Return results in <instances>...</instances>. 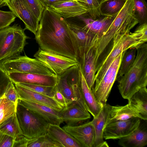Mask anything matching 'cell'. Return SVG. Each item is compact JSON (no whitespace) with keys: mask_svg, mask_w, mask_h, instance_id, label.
I'll list each match as a JSON object with an SVG mask.
<instances>
[{"mask_svg":"<svg viewBox=\"0 0 147 147\" xmlns=\"http://www.w3.org/2000/svg\"><path fill=\"white\" fill-rule=\"evenodd\" d=\"M35 39L41 49L78 61L77 45L68 22L49 7L44 9Z\"/></svg>","mask_w":147,"mask_h":147,"instance_id":"cell-1","label":"cell"},{"mask_svg":"<svg viewBox=\"0 0 147 147\" xmlns=\"http://www.w3.org/2000/svg\"><path fill=\"white\" fill-rule=\"evenodd\" d=\"M137 54L133 65L121 77L118 85L120 93L128 100L135 93L147 86V44L136 48Z\"/></svg>","mask_w":147,"mask_h":147,"instance_id":"cell-2","label":"cell"},{"mask_svg":"<svg viewBox=\"0 0 147 147\" xmlns=\"http://www.w3.org/2000/svg\"><path fill=\"white\" fill-rule=\"evenodd\" d=\"M113 39L110 49L97 64L95 76V83L102 79L112 62L118 55L129 49L137 48L145 43L137 28L133 32L117 34Z\"/></svg>","mask_w":147,"mask_h":147,"instance_id":"cell-3","label":"cell"},{"mask_svg":"<svg viewBox=\"0 0 147 147\" xmlns=\"http://www.w3.org/2000/svg\"><path fill=\"white\" fill-rule=\"evenodd\" d=\"M134 6V0H126L103 35L98 38L96 45L99 58L116 35L130 32V30L138 23L133 15Z\"/></svg>","mask_w":147,"mask_h":147,"instance_id":"cell-4","label":"cell"},{"mask_svg":"<svg viewBox=\"0 0 147 147\" xmlns=\"http://www.w3.org/2000/svg\"><path fill=\"white\" fill-rule=\"evenodd\" d=\"M25 30L18 24L0 30V61L22 52L29 38Z\"/></svg>","mask_w":147,"mask_h":147,"instance_id":"cell-5","label":"cell"},{"mask_svg":"<svg viewBox=\"0 0 147 147\" xmlns=\"http://www.w3.org/2000/svg\"><path fill=\"white\" fill-rule=\"evenodd\" d=\"M16 113L23 135L26 138H34L47 134L49 123L39 116L18 103Z\"/></svg>","mask_w":147,"mask_h":147,"instance_id":"cell-6","label":"cell"},{"mask_svg":"<svg viewBox=\"0 0 147 147\" xmlns=\"http://www.w3.org/2000/svg\"><path fill=\"white\" fill-rule=\"evenodd\" d=\"M0 66L6 73H29L49 76L54 74L36 58L26 55L13 56L0 61Z\"/></svg>","mask_w":147,"mask_h":147,"instance_id":"cell-7","label":"cell"},{"mask_svg":"<svg viewBox=\"0 0 147 147\" xmlns=\"http://www.w3.org/2000/svg\"><path fill=\"white\" fill-rule=\"evenodd\" d=\"M125 51L118 55L112 62L102 79L91 89L96 100L100 104L106 103L112 88L116 80L122 59Z\"/></svg>","mask_w":147,"mask_h":147,"instance_id":"cell-8","label":"cell"},{"mask_svg":"<svg viewBox=\"0 0 147 147\" xmlns=\"http://www.w3.org/2000/svg\"><path fill=\"white\" fill-rule=\"evenodd\" d=\"M34 57L57 76L79 64L76 59L42 50L40 47Z\"/></svg>","mask_w":147,"mask_h":147,"instance_id":"cell-9","label":"cell"},{"mask_svg":"<svg viewBox=\"0 0 147 147\" xmlns=\"http://www.w3.org/2000/svg\"><path fill=\"white\" fill-rule=\"evenodd\" d=\"M98 38L97 35L94 37L91 45L79 62L83 76L91 90L95 82V76L99 59L96 46Z\"/></svg>","mask_w":147,"mask_h":147,"instance_id":"cell-10","label":"cell"},{"mask_svg":"<svg viewBox=\"0 0 147 147\" xmlns=\"http://www.w3.org/2000/svg\"><path fill=\"white\" fill-rule=\"evenodd\" d=\"M140 124V119L138 117L108 123L104 129L103 138L105 140L120 139L132 133Z\"/></svg>","mask_w":147,"mask_h":147,"instance_id":"cell-11","label":"cell"},{"mask_svg":"<svg viewBox=\"0 0 147 147\" xmlns=\"http://www.w3.org/2000/svg\"><path fill=\"white\" fill-rule=\"evenodd\" d=\"M11 11L22 21L25 30L27 29L35 35L38 30L39 22L28 5L23 0H12L6 4Z\"/></svg>","mask_w":147,"mask_h":147,"instance_id":"cell-12","label":"cell"},{"mask_svg":"<svg viewBox=\"0 0 147 147\" xmlns=\"http://www.w3.org/2000/svg\"><path fill=\"white\" fill-rule=\"evenodd\" d=\"M13 84L26 83L49 86L57 84L58 76L29 73L12 72L7 73Z\"/></svg>","mask_w":147,"mask_h":147,"instance_id":"cell-13","label":"cell"},{"mask_svg":"<svg viewBox=\"0 0 147 147\" xmlns=\"http://www.w3.org/2000/svg\"><path fill=\"white\" fill-rule=\"evenodd\" d=\"M13 84L19 99L44 105L59 111L63 110L54 98L38 93L20 84Z\"/></svg>","mask_w":147,"mask_h":147,"instance_id":"cell-14","label":"cell"},{"mask_svg":"<svg viewBox=\"0 0 147 147\" xmlns=\"http://www.w3.org/2000/svg\"><path fill=\"white\" fill-rule=\"evenodd\" d=\"M62 128L79 142L83 147H93L95 131L93 125L90 122L75 126L66 125Z\"/></svg>","mask_w":147,"mask_h":147,"instance_id":"cell-15","label":"cell"},{"mask_svg":"<svg viewBox=\"0 0 147 147\" xmlns=\"http://www.w3.org/2000/svg\"><path fill=\"white\" fill-rule=\"evenodd\" d=\"M18 103L32 111L49 124L60 125L63 123L60 111L42 104L19 99Z\"/></svg>","mask_w":147,"mask_h":147,"instance_id":"cell-16","label":"cell"},{"mask_svg":"<svg viewBox=\"0 0 147 147\" xmlns=\"http://www.w3.org/2000/svg\"><path fill=\"white\" fill-rule=\"evenodd\" d=\"M49 7L65 18L78 17L88 12L85 4L76 0L58 3Z\"/></svg>","mask_w":147,"mask_h":147,"instance_id":"cell-17","label":"cell"},{"mask_svg":"<svg viewBox=\"0 0 147 147\" xmlns=\"http://www.w3.org/2000/svg\"><path fill=\"white\" fill-rule=\"evenodd\" d=\"M60 113L63 122L68 125H78L90 118V113L76 102L68 105Z\"/></svg>","mask_w":147,"mask_h":147,"instance_id":"cell-18","label":"cell"},{"mask_svg":"<svg viewBox=\"0 0 147 147\" xmlns=\"http://www.w3.org/2000/svg\"><path fill=\"white\" fill-rule=\"evenodd\" d=\"M79 73V86L82 96L88 111L93 118L95 117L101 111L103 105L100 104L96 100L92 90L88 87L83 76L80 64Z\"/></svg>","mask_w":147,"mask_h":147,"instance_id":"cell-19","label":"cell"},{"mask_svg":"<svg viewBox=\"0 0 147 147\" xmlns=\"http://www.w3.org/2000/svg\"><path fill=\"white\" fill-rule=\"evenodd\" d=\"M68 23L75 37L78 48L79 62L91 45L96 35L84 29L81 26Z\"/></svg>","mask_w":147,"mask_h":147,"instance_id":"cell-20","label":"cell"},{"mask_svg":"<svg viewBox=\"0 0 147 147\" xmlns=\"http://www.w3.org/2000/svg\"><path fill=\"white\" fill-rule=\"evenodd\" d=\"M109 104L104 105L98 115L90 122L94 126L95 139L93 147H108L107 142L104 140L103 130L107 121L108 114Z\"/></svg>","mask_w":147,"mask_h":147,"instance_id":"cell-21","label":"cell"},{"mask_svg":"<svg viewBox=\"0 0 147 147\" xmlns=\"http://www.w3.org/2000/svg\"><path fill=\"white\" fill-rule=\"evenodd\" d=\"M47 134L63 147H83L79 142L59 125L49 124Z\"/></svg>","mask_w":147,"mask_h":147,"instance_id":"cell-22","label":"cell"},{"mask_svg":"<svg viewBox=\"0 0 147 147\" xmlns=\"http://www.w3.org/2000/svg\"><path fill=\"white\" fill-rule=\"evenodd\" d=\"M115 16H105L96 20L86 18L82 16L78 17L84 23L83 26H81L83 28L97 36L99 38L103 35L107 30Z\"/></svg>","mask_w":147,"mask_h":147,"instance_id":"cell-23","label":"cell"},{"mask_svg":"<svg viewBox=\"0 0 147 147\" xmlns=\"http://www.w3.org/2000/svg\"><path fill=\"white\" fill-rule=\"evenodd\" d=\"M128 105L140 119H147V89L146 87L139 90L128 100Z\"/></svg>","mask_w":147,"mask_h":147,"instance_id":"cell-24","label":"cell"},{"mask_svg":"<svg viewBox=\"0 0 147 147\" xmlns=\"http://www.w3.org/2000/svg\"><path fill=\"white\" fill-rule=\"evenodd\" d=\"M119 140L118 144L122 147H144L147 144V129L140 124L131 134Z\"/></svg>","mask_w":147,"mask_h":147,"instance_id":"cell-25","label":"cell"},{"mask_svg":"<svg viewBox=\"0 0 147 147\" xmlns=\"http://www.w3.org/2000/svg\"><path fill=\"white\" fill-rule=\"evenodd\" d=\"M135 117H138V115L128 104L123 106H112L109 104L108 114L106 124L125 120Z\"/></svg>","mask_w":147,"mask_h":147,"instance_id":"cell-26","label":"cell"},{"mask_svg":"<svg viewBox=\"0 0 147 147\" xmlns=\"http://www.w3.org/2000/svg\"><path fill=\"white\" fill-rule=\"evenodd\" d=\"M0 131L15 140L24 137L16 113L0 125Z\"/></svg>","mask_w":147,"mask_h":147,"instance_id":"cell-27","label":"cell"},{"mask_svg":"<svg viewBox=\"0 0 147 147\" xmlns=\"http://www.w3.org/2000/svg\"><path fill=\"white\" fill-rule=\"evenodd\" d=\"M126 0H103L100 3L101 15L115 16L123 6Z\"/></svg>","mask_w":147,"mask_h":147,"instance_id":"cell-28","label":"cell"},{"mask_svg":"<svg viewBox=\"0 0 147 147\" xmlns=\"http://www.w3.org/2000/svg\"><path fill=\"white\" fill-rule=\"evenodd\" d=\"M57 76V87L65 99L68 105L76 101L72 89L67 81L65 72Z\"/></svg>","mask_w":147,"mask_h":147,"instance_id":"cell-29","label":"cell"},{"mask_svg":"<svg viewBox=\"0 0 147 147\" xmlns=\"http://www.w3.org/2000/svg\"><path fill=\"white\" fill-rule=\"evenodd\" d=\"M17 105L8 100L4 94L0 104V125L16 113Z\"/></svg>","mask_w":147,"mask_h":147,"instance_id":"cell-30","label":"cell"},{"mask_svg":"<svg viewBox=\"0 0 147 147\" xmlns=\"http://www.w3.org/2000/svg\"><path fill=\"white\" fill-rule=\"evenodd\" d=\"M27 147H63L54 141L47 134L38 137L27 139Z\"/></svg>","mask_w":147,"mask_h":147,"instance_id":"cell-31","label":"cell"},{"mask_svg":"<svg viewBox=\"0 0 147 147\" xmlns=\"http://www.w3.org/2000/svg\"><path fill=\"white\" fill-rule=\"evenodd\" d=\"M133 15L140 24L147 23V5L145 0H134Z\"/></svg>","mask_w":147,"mask_h":147,"instance_id":"cell-32","label":"cell"},{"mask_svg":"<svg viewBox=\"0 0 147 147\" xmlns=\"http://www.w3.org/2000/svg\"><path fill=\"white\" fill-rule=\"evenodd\" d=\"M126 51L122 59L118 71L119 76L121 77L128 71L134 63L136 48L130 49Z\"/></svg>","mask_w":147,"mask_h":147,"instance_id":"cell-33","label":"cell"},{"mask_svg":"<svg viewBox=\"0 0 147 147\" xmlns=\"http://www.w3.org/2000/svg\"><path fill=\"white\" fill-rule=\"evenodd\" d=\"M19 84L38 93L53 98L56 88V86H49L26 83Z\"/></svg>","mask_w":147,"mask_h":147,"instance_id":"cell-34","label":"cell"},{"mask_svg":"<svg viewBox=\"0 0 147 147\" xmlns=\"http://www.w3.org/2000/svg\"><path fill=\"white\" fill-rule=\"evenodd\" d=\"M39 22L45 7L39 0H23Z\"/></svg>","mask_w":147,"mask_h":147,"instance_id":"cell-35","label":"cell"},{"mask_svg":"<svg viewBox=\"0 0 147 147\" xmlns=\"http://www.w3.org/2000/svg\"><path fill=\"white\" fill-rule=\"evenodd\" d=\"M100 1L99 0H86V5L88 8V12L90 18L95 19L100 17Z\"/></svg>","mask_w":147,"mask_h":147,"instance_id":"cell-36","label":"cell"},{"mask_svg":"<svg viewBox=\"0 0 147 147\" xmlns=\"http://www.w3.org/2000/svg\"><path fill=\"white\" fill-rule=\"evenodd\" d=\"M16 17L11 11L0 10V30L9 26Z\"/></svg>","mask_w":147,"mask_h":147,"instance_id":"cell-37","label":"cell"},{"mask_svg":"<svg viewBox=\"0 0 147 147\" xmlns=\"http://www.w3.org/2000/svg\"><path fill=\"white\" fill-rule=\"evenodd\" d=\"M11 82L7 74L0 66V97L4 94Z\"/></svg>","mask_w":147,"mask_h":147,"instance_id":"cell-38","label":"cell"},{"mask_svg":"<svg viewBox=\"0 0 147 147\" xmlns=\"http://www.w3.org/2000/svg\"><path fill=\"white\" fill-rule=\"evenodd\" d=\"M4 94L9 100L17 105L19 98L14 84L12 82L7 89Z\"/></svg>","mask_w":147,"mask_h":147,"instance_id":"cell-39","label":"cell"},{"mask_svg":"<svg viewBox=\"0 0 147 147\" xmlns=\"http://www.w3.org/2000/svg\"><path fill=\"white\" fill-rule=\"evenodd\" d=\"M15 139L0 131V147H13Z\"/></svg>","mask_w":147,"mask_h":147,"instance_id":"cell-40","label":"cell"},{"mask_svg":"<svg viewBox=\"0 0 147 147\" xmlns=\"http://www.w3.org/2000/svg\"><path fill=\"white\" fill-rule=\"evenodd\" d=\"M53 98L63 109L66 108L68 106L65 99L58 90L56 86Z\"/></svg>","mask_w":147,"mask_h":147,"instance_id":"cell-41","label":"cell"},{"mask_svg":"<svg viewBox=\"0 0 147 147\" xmlns=\"http://www.w3.org/2000/svg\"><path fill=\"white\" fill-rule=\"evenodd\" d=\"M40 3L45 8L49 7L51 5L58 3L66 1L75 0H39Z\"/></svg>","mask_w":147,"mask_h":147,"instance_id":"cell-42","label":"cell"},{"mask_svg":"<svg viewBox=\"0 0 147 147\" xmlns=\"http://www.w3.org/2000/svg\"><path fill=\"white\" fill-rule=\"evenodd\" d=\"M27 138L24 136L15 140L13 147H27Z\"/></svg>","mask_w":147,"mask_h":147,"instance_id":"cell-43","label":"cell"},{"mask_svg":"<svg viewBox=\"0 0 147 147\" xmlns=\"http://www.w3.org/2000/svg\"><path fill=\"white\" fill-rule=\"evenodd\" d=\"M12 0H0V7L6 6L7 3L9 1Z\"/></svg>","mask_w":147,"mask_h":147,"instance_id":"cell-44","label":"cell"},{"mask_svg":"<svg viewBox=\"0 0 147 147\" xmlns=\"http://www.w3.org/2000/svg\"><path fill=\"white\" fill-rule=\"evenodd\" d=\"M78 1H79L80 2L83 3H85L86 5V0H75Z\"/></svg>","mask_w":147,"mask_h":147,"instance_id":"cell-45","label":"cell"},{"mask_svg":"<svg viewBox=\"0 0 147 147\" xmlns=\"http://www.w3.org/2000/svg\"><path fill=\"white\" fill-rule=\"evenodd\" d=\"M2 96H2L1 97H0V103H1V101L2 98Z\"/></svg>","mask_w":147,"mask_h":147,"instance_id":"cell-46","label":"cell"},{"mask_svg":"<svg viewBox=\"0 0 147 147\" xmlns=\"http://www.w3.org/2000/svg\"><path fill=\"white\" fill-rule=\"evenodd\" d=\"M103 0H99L100 1V2H101Z\"/></svg>","mask_w":147,"mask_h":147,"instance_id":"cell-47","label":"cell"}]
</instances>
